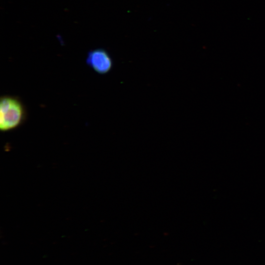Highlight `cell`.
<instances>
[{
  "mask_svg": "<svg viewBox=\"0 0 265 265\" xmlns=\"http://www.w3.org/2000/svg\"><path fill=\"white\" fill-rule=\"evenodd\" d=\"M26 117L25 107L19 98L4 95L0 99V130L7 132L20 126Z\"/></svg>",
  "mask_w": 265,
  "mask_h": 265,
  "instance_id": "1",
  "label": "cell"
},
{
  "mask_svg": "<svg viewBox=\"0 0 265 265\" xmlns=\"http://www.w3.org/2000/svg\"><path fill=\"white\" fill-rule=\"evenodd\" d=\"M87 65L99 74L108 73L113 67V60L107 51L102 48L90 51L86 58Z\"/></svg>",
  "mask_w": 265,
  "mask_h": 265,
  "instance_id": "2",
  "label": "cell"
}]
</instances>
